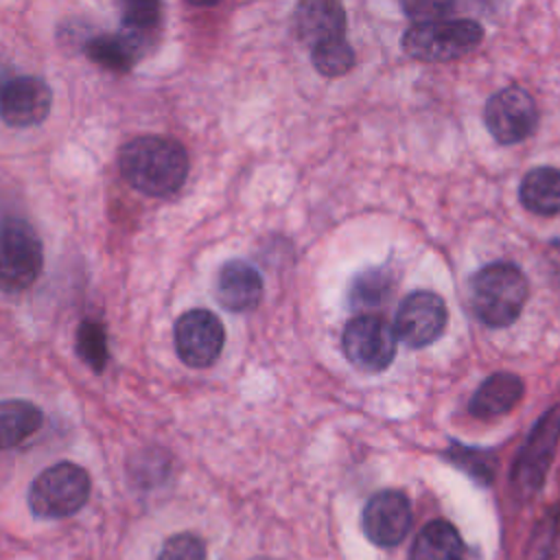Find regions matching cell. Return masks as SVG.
I'll list each match as a JSON object with an SVG mask.
<instances>
[{
    "instance_id": "obj_1",
    "label": "cell",
    "mask_w": 560,
    "mask_h": 560,
    "mask_svg": "<svg viewBox=\"0 0 560 560\" xmlns=\"http://www.w3.org/2000/svg\"><path fill=\"white\" fill-rule=\"evenodd\" d=\"M188 153L166 136H138L118 153V168L127 184L147 197H171L188 177Z\"/></svg>"
},
{
    "instance_id": "obj_2",
    "label": "cell",
    "mask_w": 560,
    "mask_h": 560,
    "mask_svg": "<svg viewBox=\"0 0 560 560\" xmlns=\"http://www.w3.org/2000/svg\"><path fill=\"white\" fill-rule=\"evenodd\" d=\"M475 315L490 328L510 326L527 300V278L512 262H490L470 280Z\"/></svg>"
},
{
    "instance_id": "obj_3",
    "label": "cell",
    "mask_w": 560,
    "mask_h": 560,
    "mask_svg": "<svg viewBox=\"0 0 560 560\" xmlns=\"http://www.w3.org/2000/svg\"><path fill=\"white\" fill-rule=\"evenodd\" d=\"M92 481L83 466L57 462L44 468L28 488V508L39 518H66L77 514L90 499Z\"/></svg>"
},
{
    "instance_id": "obj_4",
    "label": "cell",
    "mask_w": 560,
    "mask_h": 560,
    "mask_svg": "<svg viewBox=\"0 0 560 560\" xmlns=\"http://www.w3.org/2000/svg\"><path fill=\"white\" fill-rule=\"evenodd\" d=\"M483 39V31L475 20H429L409 26L402 35V50L429 63L459 59L475 50Z\"/></svg>"
},
{
    "instance_id": "obj_5",
    "label": "cell",
    "mask_w": 560,
    "mask_h": 560,
    "mask_svg": "<svg viewBox=\"0 0 560 560\" xmlns=\"http://www.w3.org/2000/svg\"><path fill=\"white\" fill-rule=\"evenodd\" d=\"M44 247L31 223L7 219L0 223V291L22 293L39 278Z\"/></svg>"
},
{
    "instance_id": "obj_6",
    "label": "cell",
    "mask_w": 560,
    "mask_h": 560,
    "mask_svg": "<svg viewBox=\"0 0 560 560\" xmlns=\"http://www.w3.org/2000/svg\"><path fill=\"white\" fill-rule=\"evenodd\" d=\"M175 352L188 368L212 365L225 341L221 319L208 308H190L182 313L173 326Z\"/></svg>"
},
{
    "instance_id": "obj_7",
    "label": "cell",
    "mask_w": 560,
    "mask_h": 560,
    "mask_svg": "<svg viewBox=\"0 0 560 560\" xmlns=\"http://www.w3.org/2000/svg\"><path fill=\"white\" fill-rule=\"evenodd\" d=\"M343 352L354 368L381 372L396 354V332L383 317L359 315L343 328Z\"/></svg>"
},
{
    "instance_id": "obj_8",
    "label": "cell",
    "mask_w": 560,
    "mask_h": 560,
    "mask_svg": "<svg viewBox=\"0 0 560 560\" xmlns=\"http://www.w3.org/2000/svg\"><path fill=\"white\" fill-rule=\"evenodd\" d=\"M560 440V405L547 409L534 424L514 466V483L523 494L536 492L547 475Z\"/></svg>"
},
{
    "instance_id": "obj_9",
    "label": "cell",
    "mask_w": 560,
    "mask_h": 560,
    "mask_svg": "<svg viewBox=\"0 0 560 560\" xmlns=\"http://www.w3.org/2000/svg\"><path fill=\"white\" fill-rule=\"evenodd\" d=\"M483 120L497 142L512 144L534 131L538 112L534 98L523 88H505L488 98Z\"/></svg>"
},
{
    "instance_id": "obj_10",
    "label": "cell",
    "mask_w": 560,
    "mask_h": 560,
    "mask_svg": "<svg viewBox=\"0 0 560 560\" xmlns=\"http://www.w3.org/2000/svg\"><path fill=\"white\" fill-rule=\"evenodd\" d=\"M446 326V304L433 291H416L407 295L396 313L394 332L409 348L433 343Z\"/></svg>"
},
{
    "instance_id": "obj_11",
    "label": "cell",
    "mask_w": 560,
    "mask_h": 560,
    "mask_svg": "<svg viewBox=\"0 0 560 560\" xmlns=\"http://www.w3.org/2000/svg\"><path fill=\"white\" fill-rule=\"evenodd\" d=\"M52 109L50 85L33 74L13 77L0 88V118L9 127L26 129L42 125Z\"/></svg>"
},
{
    "instance_id": "obj_12",
    "label": "cell",
    "mask_w": 560,
    "mask_h": 560,
    "mask_svg": "<svg viewBox=\"0 0 560 560\" xmlns=\"http://www.w3.org/2000/svg\"><path fill=\"white\" fill-rule=\"evenodd\" d=\"M411 527V505L398 490H381L363 510V532L378 547L398 545Z\"/></svg>"
},
{
    "instance_id": "obj_13",
    "label": "cell",
    "mask_w": 560,
    "mask_h": 560,
    "mask_svg": "<svg viewBox=\"0 0 560 560\" xmlns=\"http://www.w3.org/2000/svg\"><path fill=\"white\" fill-rule=\"evenodd\" d=\"M214 293L223 308L232 313H245L258 306L262 298V278L247 260L232 258L221 265Z\"/></svg>"
},
{
    "instance_id": "obj_14",
    "label": "cell",
    "mask_w": 560,
    "mask_h": 560,
    "mask_svg": "<svg viewBox=\"0 0 560 560\" xmlns=\"http://www.w3.org/2000/svg\"><path fill=\"white\" fill-rule=\"evenodd\" d=\"M346 13L339 0H300L293 11V31L308 44H315L343 37Z\"/></svg>"
},
{
    "instance_id": "obj_15",
    "label": "cell",
    "mask_w": 560,
    "mask_h": 560,
    "mask_svg": "<svg viewBox=\"0 0 560 560\" xmlns=\"http://www.w3.org/2000/svg\"><path fill=\"white\" fill-rule=\"evenodd\" d=\"M149 42L133 35L127 28H120L116 33H101L85 42V55L92 63H96L103 70L125 74L129 72L147 52Z\"/></svg>"
},
{
    "instance_id": "obj_16",
    "label": "cell",
    "mask_w": 560,
    "mask_h": 560,
    "mask_svg": "<svg viewBox=\"0 0 560 560\" xmlns=\"http://www.w3.org/2000/svg\"><path fill=\"white\" fill-rule=\"evenodd\" d=\"M523 394V383L516 374L497 372L488 376L470 398V413L481 420H492L508 413Z\"/></svg>"
},
{
    "instance_id": "obj_17",
    "label": "cell",
    "mask_w": 560,
    "mask_h": 560,
    "mask_svg": "<svg viewBox=\"0 0 560 560\" xmlns=\"http://www.w3.org/2000/svg\"><path fill=\"white\" fill-rule=\"evenodd\" d=\"M42 422L44 413L35 402L22 398L0 400V451L26 442L42 429Z\"/></svg>"
},
{
    "instance_id": "obj_18",
    "label": "cell",
    "mask_w": 560,
    "mask_h": 560,
    "mask_svg": "<svg viewBox=\"0 0 560 560\" xmlns=\"http://www.w3.org/2000/svg\"><path fill=\"white\" fill-rule=\"evenodd\" d=\"M521 203L542 217L560 212V171L553 166L532 168L521 182Z\"/></svg>"
},
{
    "instance_id": "obj_19",
    "label": "cell",
    "mask_w": 560,
    "mask_h": 560,
    "mask_svg": "<svg viewBox=\"0 0 560 560\" xmlns=\"http://www.w3.org/2000/svg\"><path fill=\"white\" fill-rule=\"evenodd\" d=\"M409 560H464V542L446 521H431L413 540Z\"/></svg>"
},
{
    "instance_id": "obj_20",
    "label": "cell",
    "mask_w": 560,
    "mask_h": 560,
    "mask_svg": "<svg viewBox=\"0 0 560 560\" xmlns=\"http://www.w3.org/2000/svg\"><path fill=\"white\" fill-rule=\"evenodd\" d=\"M122 15V28L142 37L151 44L162 22V2L160 0H118Z\"/></svg>"
},
{
    "instance_id": "obj_21",
    "label": "cell",
    "mask_w": 560,
    "mask_h": 560,
    "mask_svg": "<svg viewBox=\"0 0 560 560\" xmlns=\"http://www.w3.org/2000/svg\"><path fill=\"white\" fill-rule=\"evenodd\" d=\"M77 354L94 372H103L109 359L107 332L98 319H83L77 330Z\"/></svg>"
},
{
    "instance_id": "obj_22",
    "label": "cell",
    "mask_w": 560,
    "mask_h": 560,
    "mask_svg": "<svg viewBox=\"0 0 560 560\" xmlns=\"http://www.w3.org/2000/svg\"><path fill=\"white\" fill-rule=\"evenodd\" d=\"M311 61L324 77H341L354 66V52L343 37H335L311 48Z\"/></svg>"
},
{
    "instance_id": "obj_23",
    "label": "cell",
    "mask_w": 560,
    "mask_h": 560,
    "mask_svg": "<svg viewBox=\"0 0 560 560\" xmlns=\"http://www.w3.org/2000/svg\"><path fill=\"white\" fill-rule=\"evenodd\" d=\"M389 293V276L381 269H370L354 278L350 289V300L357 308L378 306Z\"/></svg>"
},
{
    "instance_id": "obj_24",
    "label": "cell",
    "mask_w": 560,
    "mask_h": 560,
    "mask_svg": "<svg viewBox=\"0 0 560 560\" xmlns=\"http://www.w3.org/2000/svg\"><path fill=\"white\" fill-rule=\"evenodd\" d=\"M206 542L190 532L173 534L164 540L155 560H206Z\"/></svg>"
},
{
    "instance_id": "obj_25",
    "label": "cell",
    "mask_w": 560,
    "mask_h": 560,
    "mask_svg": "<svg viewBox=\"0 0 560 560\" xmlns=\"http://www.w3.org/2000/svg\"><path fill=\"white\" fill-rule=\"evenodd\" d=\"M455 0H400L402 11L416 22L440 20L453 9Z\"/></svg>"
},
{
    "instance_id": "obj_26",
    "label": "cell",
    "mask_w": 560,
    "mask_h": 560,
    "mask_svg": "<svg viewBox=\"0 0 560 560\" xmlns=\"http://www.w3.org/2000/svg\"><path fill=\"white\" fill-rule=\"evenodd\" d=\"M186 2H190V4H195V7H214V4H219L221 0H186Z\"/></svg>"
},
{
    "instance_id": "obj_27",
    "label": "cell",
    "mask_w": 560,
    "mask_h": 560,
    "mask_svg": "<svg viewBox=\"0 0 560 560\" xmlns=\"http://www.w3.org/2000/svg\"><path fill=\"white\" fill-rule=\"evenodd\" d=\"M479 7H483V9H492V7H497V2L499 0H475Z\"/></svg>"
}]
</instances>
